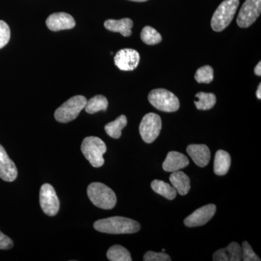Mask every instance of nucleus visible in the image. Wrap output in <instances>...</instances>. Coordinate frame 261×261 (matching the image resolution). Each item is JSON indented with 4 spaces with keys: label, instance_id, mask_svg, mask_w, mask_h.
Wrapping results in <instances>:
<instances>
[{
    "label": "nucleus",
    "instance_id": "1",
    "mask_svg": "<svg viewBox=\"0 0 261 261\" xmlns=\"http://www.w3.org/2000/svg\"><path fill=\"white\" fill-rule=\"evenodd\" d=\"M94 228L99 232L110 234H125L138 232L141 226L135 220L121 216H113L95 221Z\"/></svg>",
    "mask_w": 261,
    "mask_h": 261
},
{
    "label": "nucleus",
    "instance_id": "2",
    "mask_svg": "<svg viewBox=\"0 0 261 261\" xmlns=\"http://www.w3.org/2000/svg\"><path fill=\"white\" fill-rule=\"evenodd\" d=\"M87 195L93 205L104 210H111L117 203L115 192L100 182L90 184L87 188Z\"/></svg>",
    "mask_w": 261,
    "mask_h": 261
},
{
    "label": "nucleus",
    "instance_id": "3",
    "mask_svg": "<svg viewBox=\"0 0 261 261\" xmlns=\"http://www.w3.org/2000/svg\"><path fill=\"white\" fill-rule=\"evenodd\" d=\"M239 5L240 0H224L221 3L211 19V28L214 32H222L231 23Z\"/></svg>",
    "mask_w": 261,
    "mask_h": 261
},
{
    "label": "nucleus",
    "instance_id": "4",
    "mask_svg": "<svg viewBox=\"0 0 261 261\" xmlns=\"http://www.w3.org/2000/svg\"><path fill=\"white\" fill-rule=\"evenodd\" d=\"M82 153L94 168H99L105 163L103 154L107 151L106 144L97 137H87L81 146Z\"/></svg>",
    "mask_w": 261,
    "mask_h": 261
},
{
    "label": "nucleus",
    "instance_id": "5",
    "mask_svg": "<svg viewBox=\"0 0 261 261\" xmlns=\"http://www.w3.org/2000/svg\"><path fill=\"white\" fill-rule=\"evenodd\" d=\"M148 100L154 108L163 112H176L180 107L178 97L165 89H156L151 91L148 94Z\"/></svg>",
    "mask_w": 261,
    "mask_h": 261
},
{
    "label": "nucleus",
    "instance_id": "6",
    "mask_svg": "<svg viewBox=\"0 0 261 261\" xmlns=\"http://www.w3.org/2000/svg\"><path fill=\"white\" fill-rule=\"evenodd\" d=\"M87 102V98L82 95L70 98L56 110L55 113L56 121L63 123L73 121L85 108Z\"/></svg>",
    "mask_w": 261,
    "mask_h": 261
},
{
    "label": "nucleus",
    "instance_id": "7",
    "mask_svg": "<svg viewBox=\"0 0 261 261\" xmlns=\"http://www.w3.org/2000/svg\"><path fill=\"white\" fill-rule=\"evenodd\" d=\"M162 128L161 117L156 113H147L142 118L140 125V133L146 143L153 142L159 137Z\"/></svg>",
    "mask_w": 261,
    "mask_h": 261
},
{
    "label": "nucleus",
    "instance_id": "8",
    "mask_svg": "<svg viewBox=\"0 0 261 261\" xmlns=\"http://www.w3.org/2000/svg\"><path fill=\"white\" fill-rule=\"evenodd\" d=\"M41 208L48 216H55L60 209V201L54 187L49 184H44L39 193Z\"/></svg>",
    "mask_w": 261,
    "mask_h": 261
},
{
    "label": "nucleus",
    "instance_id": "9",
    "mask_svg": "<svg viewBox=\"0 0 261 261\" xmlns=\"http://www.w3.org/2000/svg\"><path fill=\"white\" fill-rule=\"evenodd\" d=\"M261 0H245L239 13L237 23L240 28H247L260 16Z\"/></svg>",
    "mask_w": 261,
    "mask_h": 261
},
{
    "label": "nucleus",
    "instance_id": "10",
    "mask_svg": "<svg viewBox=\"0 0 261 261\" xmlns=\"http://www.w3.org/2000/svg\"><path fill=\"white\" fill-rule=\"evenodd\" d=\"M140 61V56L138 51L130 48L118 51L114 58L115 64L123 71H132L136 69Z\"/></svg>",
    "mask_w": 261,
    "mask_h": 261
},
{
    "label": "nucleus",
    "instance_id": "11",
    "mask_svg": "<svg viewBox=\"0 0 261 261\" xmlns=\"http://www.w3.org/2000/svg\"><path fill=\"white\" fill-rule=\"evenodd\" d=\"M216 206L214 204L202 206L196 210L184 221L187 227H197L207 224L216 214Z\"/></svg>",
    "mask_w": 261,
    "mask_h": 261
},
{
    "label": "nucleus",
    "instance_id": "12",
    "mask_svg": "<svg viewBox=\"0 0 261 261\" xmlns=\"http://www.w3.org/2000/svg\"><path fill=\"white\" fill-rule=\"evenodd\" d=\"M18 176V169L10 159L4 147L0 145V178L5 181H15Z\"/></svg>",
    "mask_w": 261,
    "mask_h": 261
},
{
    "label": "nucleus",
    "instance_id": "13",
    "mask_svg": "<svg viewBox=\"0 0 261 261\" xmlns=\"http://www.w3.org/2000/svg\"><path fill=\"white\" fill-rule=\"evenodd\" d=\"M48 29L53 32L74 28L75 22L71 15L65 13H53L46 20Z\"/></svg>",
    "mask_w": 261,
    "mask_h": 261
},
{
    "label": "nucleus",
    "instance_id": "14",
    "mask_svg": "<svg viewBox=\"0 0 261 261\" xmlns=\"http://www.w3.org/2000/svg\"><path fill=\"white\" fill-rule=\"evenodd\" d=\"M190 164L188 158L180 152L171 151L163 163V168L166 172H175L187 167Z\"/></svg>",
    "mask_w": 261,
    "mask_h": 261
},
{
    "label": "nucleus",
    "instance_id": "15",
    "mask_svg": "<svg viewBox=\"0 0 261 261\" xmlns=\"http://www.w3.org/2000/svg\"><path fill=\"white\" fill-rule=\"evenodd\" d=\"M187 153L199 167L207 166L211 160V151L205 145H190L187 147Z\"/></svg>",
    "mask_w": 261,
    "mask_h": 261
},
{
    "label": "nucleus",
    "instance_id": "16",
    "mask_svg": "<svg viewBox=\"0 0 261 261\" xmlns=\"http://www.w3.org/2000/svg\"><path fill=\"white\" fill-rule=\"evenodd\" d=\"M214 261H240L242 260L241 246L237 243H231L226 248L220 249L214 255Z\"/></svg>",
    "mask_w": 261,
    "mask_h": 261
},
{
    "label": "nucleus",
    "instance_id": "17",
    "mask_svg": "<svg viewBox=\"0 0 261 261\" xmlns=\"http://www.w3.org/2000/svg\"><path fill=\"white\" fill-rule=\"evenodd\" d=\"M133 21L130 18H123L121 20H110L105 22L104 25L106 29L113 32H118L123 37H130L132 35V29Z\"/></svg>",
    "mask_w": 261,
    "mask_h": 261
},
{
    "label": "nucleus",
    "instance_id": "18",
    "mask_svg": "<svg viewBox=\"0 0 261 261\" xmlns=\"http://www.w3.org/2000/svg\"><path fill=\"white\" fill-rule=\"evenodd\" d=\"M170 181L180 195H187L191 188L190 178L183 171H177L171 173Z\"/></svg>",
    "mask_w": 261,
    "mask_h": 261
},
{
    "label": "nucleus",
    "instance_id": "19",
    "mask_svg": "<svg viewBox=\"0 0 261 261\" xmlns=\"http://www.w3.org/2000/svg\"><path fill=\"white\" fill-rule=\"evenodd\" d=\"M231 166V156L226 151L219 149L215 155L214 170L218 176H224Z\"/></svg>",
    "mask_w": 261,
    "mask_h": 261
},
{
    "label": "nucleus",
    "instance_id": "20",
    "mask_svg": "<svg viewBox=\"0 0 261 261\" xmlns=\"http://www.w3.org/2000/svg\"><path fill=\"white\" fill-rule=\"evenodd\" d=\"M127 125L126 116L124 115H121L116 118L114 121L108 123L105 126V130L106 133L110 137L113 139H119L121 137L122 130L125 128Z\"/></svg>",
    "mask_w": 261,
    "mask_h": 261
},
{
    "label": "nucleus",
    "instance_id": "21",
    "mask_svg": "<svg viewBox=\"0 0 261 261\" xmlns=\"http://www.w3.org/2000/svg\"><path fill=\"white\" fill-rule=\"evenodd\" d=\"M151 187L154 192L163 196L168 200H172L176 198L177 194L176 189L166 182L161 180H154L151 183Z\"/></svg>",
    "mask_w": 261,
    "mask_h": 261
},
{
    "label": "nucleus",
    "instance_id": "22",
    "mask_svg": "<svg viewBox=\"0 0 261 261\" xmlns=\"http://www.w3.org/2000/svg\"><path fill=\"white\" fill-rule=\"evenodd\" d=\"M108 106L107 98L103 95H97L91 98L89 100H87L84 109H85L86 112L89 114H94L99 111H106Z\"/></svg>",
    "mask_w": 261,
    "mask_h": 261
},
{
    "label": "nucleus",
    "instance_id": "23",
    "mask_svg": "<svg viewBox=\"0 0 261 261\" xmlns=\"http://www.w3.org/2000/svg\"><path fill=\"white\" fill-rule=\"evenodd\" d=\"M198 100L195 101L196 108L200 111H207L212 109L216 103V97L214 94L198 92L195 95Z\"/></svg>",
    "mask_w": 261,
    "mask_h": 261
},
{
    "label": "nucleus",
    "instance_id": "24",
    "mask_svg": "<svg viewBox=\"0 0 261 261\" xmlns=\"http://www.w3.org/2000/svg\"><path fill=\"white\" fill-rule=\"evenodd\" d=\"M107 257L111 261H132L130 252L121 245H113L108 250Z\"/></svg>",
    "mask_w": 261,
    "mask_h": 261
},
{
    "label": "nucleus",
    "instance_id": "25",
    "mask_svg": "<svg viewBox=\"0 0 261 261\" xmlns=\"http://www.w3.org/2000/svg\"><path fill=\"white\" fill-rule=\"evenodd\" d=\"M142 42L148 45L159 44L162 41V37L157 31L151 27H145L142 29L140 35Z\"/></svg>",
    "mask_w": 261,
    "mask_h": 261
},
{
    "label": "nucleus",
    "instance_id": "26",
    "mask_svg": "<svg viewBox=\"0 0 261 261\" xmlns=\"http://www.w3.org/2000/svg\"><path fill=\"white\" fill-rule=\"evenodd\" d=\"M195 79L198 83L210 84L214 80V69L210 65H204L196 71Z\"/></svg>",
    "mask_w": 261,
    "mask_h": 261
},
{
    "label": "nucleus",
    "instance_id": "27",
    "mask_svg": "<svg viewBox=\"0 0 261 261\" xmlns=\"http://www.w3.org/2000/svg\"><path fill=\"white\" fill-rule=\"evenodd\" d=\"M242 260L244 261H260V257L252 250L247 242H244L242 246Z\"/></svg>",
    "mask_w": 261,
    "mask_h": 261
},
{
    "label": "nucleus",
    "instance_id": "28",
    "mask_svg": "<svg viewBox=\"0 0 261 261\" xmlns=\"http://www.w3.org/2000/svg\"><path fill=\"white\" fill-rule=\"evenodd\" d=\"M10 39V29L9 25L3 20H0V49L8 44Z\"/></svg>",
    "mask_w": 261,
    "mask_h": 261
},
{
    "label": "nucleus",
    "instance_id": "29",
    "mask_svg": "<svg viewBox=\"0 0 261 261\" xmlns=\"http://www.w3.org/2000/svg\"><path fill=\"white\" fill-rule=\"evenodd\" d=\"M143 260L145 261H171V258L164 252L148 251L144 255Z\"/></svg>",
    "mask_w": 261,
    "mask_h": 261
},
{
    "label": "nucleus",
    "instance_id": "30",
    "mask_svg": "<svg viewBox=\"0 0 261 261\" xmlns=\"http://www.w3.org/2000/svg\"><path fill=\"white\" fill-rule=\"evenodd\" d=\"M13 247V240L0 231V250H10Z\"/></svg>",
    "mask_w": 261,
    "mask_h": 261
},
{
    "label": "nucleus",
    "instance_id": "31",
    "mask_svg": "<svg viewBox=\"0 0 261 261\" xmlns=\"http://www.w3.org/2000/svg\"><path fill=\"white\" fill-rule=\"evenodd\" d=\"M254 72H255V74L257 75V76H260L261 75V63L259 62L257 63L256 66H255V69H254Z\"/></svg>",
    "mask_w": 261,
    "mask_h": 261
},
{
    "label": "nucleus",
    "instance_id": "32",
    "mask_svg": "<svg viewBox=\"0 0 261 261\" xmlns=\"http://www.w3.org/2000/svg\"><path fill=\"white\" fill-rule=\"evenodd\" d=\"M256 97L257 99H261V84H259L256 91Z\"/></svg>",
    "mask_w": 261,
    "mask_h": 261
},
{
    "label": "nucleus",
    "instance_id": "33",
    "mask_svg": "<svg viewBox=\"0 0 261 261\" xmlns=\"http://www.w3.org/2000/svg\"><path fill=\"white\" fill-rule=\"evenodd\" d=\"M129 1L137 2V3H143V2L147 1V0H129Z\"/></svg>",
    "mask_w": 261,
    "mask_h": 261
},
{
    "label": "nucleus",
    "instance_id": "34",
    "mask_svg": "<svg viewBox=\"0 0 261 261\" xmlns=\"http://www.w3.org/2000/svg\"><path fill=\"white\" fill-rule=\"evenodd\" d=\"M165 251H166V250H165V249H163L162 252H165Z\"/></svg>",
    "mask_w": 261,
    "mask_h": 261
}]
</instances>
